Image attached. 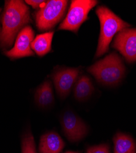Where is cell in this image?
I'll use <instances>...</instances> for the list:
<instances>
[{
    "mask_svg": "<svg viewBox=\"0 0 136 153\" xmlns=\"http://www.w3.org/2000/svg\"><path fill=\"white\" fill-rule=\"evenodd\" d=\"M30 21V9L19 0L6 1L2 18L0 45L3 48L11 47L19 31Z\"/></svg>",
    "mask_w": 136,
    "mask_h": 153,
    "instance_id": "cell-1",
    "label": "cell"
},
{
    "mask_svg": "<svg viewBox=\"0 0 136 153\" xmlns=\"http://www.w3.org/2000/svg\"><path fill=\"white\" fill-rule=\"evenodd\" d=\"M96 13L101 24V33L95 55V57L97 58L108 52L110 43L114 36L117 33L129 27L130 25L104 6H99Z\"/></svg>",
    "mask_w": 136,
    "mask_h": 153,
    "instance_id": "cell-2",
    "label": "cell"
},
{
    "mask_svg": "<svg viewBox=\"0 0 136 153\" xmlns=\"http://www.w3.org/2000/svg\"><path fill=\"white\" fill-rule=\"evenodd\" d=\"M125 70L121 59L115 53H110L87 69L98 82L107 86H114L120 82Z\"/></svg>",
    "mask_w": 136,
    "mask_h": 153,
    "instance_id": "cell-3",
    "label": "cell"
},
{
    "mask_svg": "<svg viewBox=\"0 0 136 153\" xmlns=\"http://www.w3.org/2000/svg\"><path fill=\"white\" fill-rule=\"evenodd\" d=\"M65 0H51L36 14V24L40 31H47L55 27L63 17L68 6Z\"/></svg>",
    "mask_w": 136,
    "mask_h": 153,
    "instance_id": "cell-4",
    "label": "cell"
},
{
    "mask_svg": "<svg viewBox=\"0 0 136 153\" xmlns=\"http://www.w3.org/2000/svg\"><path fill=\"white\" fill-rule=\"evenodd\" d=\"M93 0L72 1L68 13L59 25L58 30H68L77 33L83 23L88 19L89 12L97 4Z\"/></svg>",
    "mask_w": 136,
    "mask_h": 153,
    "instance_id": "cell-5",
    "label": "cell"
},
{
    "mask_svg": "<svg viewBox=\"0 0 136 153\" xmlns=\"http://www.w3.org/2000/svg\"><path fill=\"white\" fill-rule=\"evenodd\" d=\"M63 132L69 142L75 143L83 139L88 132V126L72 110H66L61 118Z\"/></svg>",
    "mask_w": 136,
    "mask_h": 153,
    "instance_id": "cell-6",
    "label": "cell"
},
{
    "mask_svg": "<svg viewBox=\"0 0 136 153\" xmlns=\"http://www.w3.org/2000/svg\"><path fill=\"white\" fill-rule=\"evenodd\" d=\"M112 47L118 50L128 62L136 61V28L125 29L116 36Z\"/></svg>",
    "mask_w": 136,
    "mask_h": 153,
    "instance_id": "cell-7",
    "label": "cell"
},
{
    "mask_svg": "<svg viewBox=\"0 0 136 153\" xmlns=\"http://www.w3.org/2000/svg\"><path fill=\"white\" fill-rule=\"evenodd\" d=\"M79 74L78 68H63L55 71L52 75L58 95L65 99L69 94Z\"/></svg>",
    "mask_w": 136,
    "mask_h": 153,
    "instance_id": "cell-8",
    "label": "cell"
},
{
    "mask_svg": "<svg viewBox=\"0 0 136 153\" xmlns=\"http://www.w3.org/2000/svg\"><path fill=\"white\" fill-rule=\"evenodd\" d=\"M34 36V33L31 27L23 28L17 36L14 47L6 52L5 55L10 58L34 56V53L31 47Z\"/></svg>",
    "mask_w": 136,
    "mask_h": 153,
    "instance_id": "cell-9",
    "label": "cell"
},
{
    "mask_svg": "<svg viewBox=\"0 0 136 153\" xmlns=\"http://www.w3.org/2000/svg\"><path fill=\"white\" fill-rule=\"evenodd\" d=\"M65 143L56 132H48L42 135L40 139L39 153H60Z\"/></svg>",
    "mask_w": 136,
    "mask_h": 153,
    "instance_id": "cell-10",
    "label": "cell"
},
{
    "mask_svg": "<svg viewBox=\"0 0 136 153\" xmlns=\"http://www.w3.org/2000/svg\"><path fill=\"white\" fill-rule=\"evenodd\" d=\"M34 99L39 107L46 108L51 105L54 102V95L50 81H45L37 89Z\"/></svg>",
    "mask_w": 136,
    "mask_h": 153,
    "instance_id": "cell-11",
    "label": "cell"
},
{
    "mask_svg": "<svg viewBox=\"0 0 136 153\" xmlns=\"http://www.w3.org/2000/svg\"><path fill=\"white\" fill-rule=\"evenodd\" d=\"M114 153H136V143L129 135L118 132L113 138Z\"/></svg>",
    "mask_w": 136,
    "mask_h": 153,
    "instance_id": "cell-12",
    "label": "cell"
},
{
    "mask_svg": "<svg viewBox=\"0 0 136 153\" xmlns=\"http://www.w3.org/2000/svg\"><path fill=\"white\" fill-rule=\"evenodd\" d=\"M54 32H46L37 36L33 41L31 47L36 53L42 56L48 53L52 48V42Z\"/></svg>",
    "mask_w": 136,
    "mask_h": 153,
    "instance_id": "cell-13",
    "label": "cell"
},
{
    "mask_svg": "<svg viewBox=\"0 0 136 153\" xmlns=\"http://www.w3.org/2000/svg\"><path fill=\"white\" fill-rule=\"evenodd\" d=\"M93 85L89 77L83 75L79 79L74 88V96L78 101H83L88 99L94 91Z\"/></svg>",
    "mask_w": 136,
    "mask_h": 153,
    "instance_id": "cell-14",
    "label": "cell"
},
{
    "mask_svg": "<svg viewBox=\"0 0 136 153\" xmlns=\"http://www.w3.org/2000/svg\"><path fill=\"white\" fill-rule=\"evenodd\" d=\"M22 153H37L34 138L30 131H27L22 137Z\"/></svg>",
    "mask_w": 136,
    "mask_h": 153,
    "instance_id": "cell-15",
    "label": "cell"
},
{
    "mask_svg": "<svg viewBox=\"0 0 136 153\" xmlns=\"http://www.w3.org/2000/svg\"><path fill=\"white\" fill-rule=\"evenodd\" d=\"M86 153H110L109 146L107 144H101L93 146L86 149Z\"/></svg>",
    "mask_w": 136,
    "mask_h": 153,
    "instance_id": "cell-16",
    "label": "cell"
},
{
    "mask_svg": "<svg viewBox=\"0 0 136 153\" xmlns=\"http://www.w3.org/2000/svg\"><path fill=\"white\" fill-rule=\"evenodd\" d=\"M26 3L31 6L34 9H39L42 8L46 3V1H34V0H30V1H25Z\"/></svg>",
    "mask_w": 136,
    "mask_h": 153,
    "instance_id": "cell-17",
    "label": "cell"
},
{
    "mask_svg": "<svg viewBox=\"0 0 136 153\" xmlns=\"http://www.w3.org/2000/svg\"><path fill=\"white\" fill-rule=\"evenodd\" d=\"M65 153H77V152H72V151H68V152H66Z\"/></svg>",
    "mask_w": 136,
    "mask_h": 153,
    "instance_id": "cell-18",
    "label": "cell"
},
{
    "mask_svg": "<svg viewBox=\"0 0 136 153\" xmlns=\"http://www.w3.org/2000/svg\"><path fill=\"white\" fill-rule=\"evenodd\" d=\"M0 11H1V9H0Z\"/></svg>",
    "mask_w": 136,
    "mask_h": 153,
    "instance_id": "cell-19",
    "label": "cell"
}]
</instances>
